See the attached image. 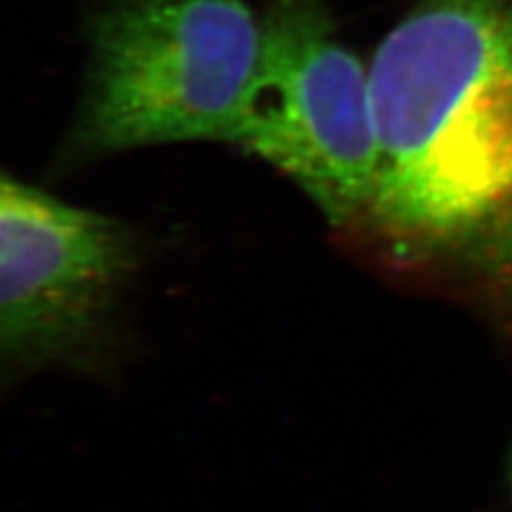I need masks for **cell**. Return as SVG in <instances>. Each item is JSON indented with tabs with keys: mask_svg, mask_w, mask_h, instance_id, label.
<instances>
[{
	"mask_svg": "<svg viewBox=\"0 0 512 512\" xmlns=\"http://www.w3.org/2000/svg\"><path fill=\"white\" fill-rule=\"evenodd\" d=\"M370 79L376 173L350 231L512 312V0H421Z\"/></svg>",
	"mask_w": 512,
	"mask_h": 512,
	"instance_id": "6da1fadb",
	"label": "cell"
},
{
	"mask_svg": "<svg viewBox=\"0 0 512 512\" xmlns=\"http://www.w3.org/2000/svg\"><path fill=\"white\" fill-rule=\"evenodd\" d=\"M261 22L244 0H107L88 26V75L67 156L231 141Z\"/></svg>",
	"mask_w": 512,
	"mask_h": 512,
	"instance_id": "7a4b0ae2",
	"label": "cell"
},
{
	"mask_svg": "<svg viewBox=\"0 0 512 512\" xmlns=\"http://www.w3.org/2000/svg\"><path fill=\"white\" fill-rule=\"evenodd\" d=\"M259 22L229 143L288 175L333 229L350 231L376 173L370 67L342 43L325 0H267Z\"/></svg>",
	"mask_w": 512,
	"mask_h": 512,
	"instance_id": "3957f363",
	"label": "cell"
},
{
	"mask_svg": "<svg viewBox=\"0 0 512 512\" xmlns=\"http://www.w3.org/2000/svg\"><path fill=\"white\" fill-rule=\"evenodd\" d=\"M137 261L122 222L0 169V380L99 365Z\"/></svg>",
	"mask_w": 512,
	"mask_h": 512,
	"instance_id": "277c9868",
	"label": "cell"
}]
</instances>
